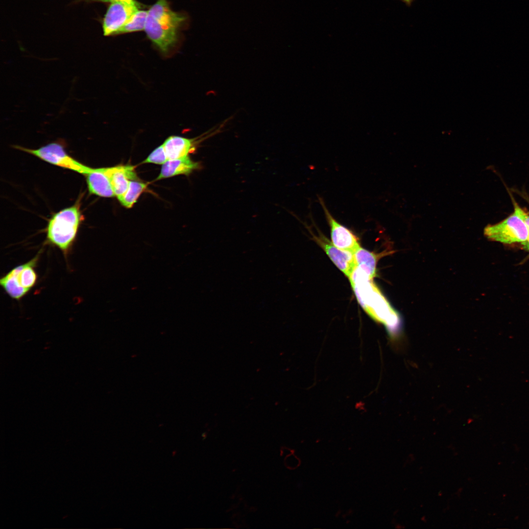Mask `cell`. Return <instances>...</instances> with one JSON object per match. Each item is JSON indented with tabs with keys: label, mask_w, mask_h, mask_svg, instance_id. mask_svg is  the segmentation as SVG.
I'll list each match as a JSON object with an SVG mask.
<instances>
[{
	"label": "cell",
	"mask_w": 529,
	"mask_h": 529,
	"mask_svg": "<svg viewBox=\"0 0 529 529\" xmlns=\"http://www.w3.org/2000/svg\"><path fill=\"white\" fill-rule=\"evenodd\" d=\"M99 169L108 178L117 197L125 192L130 180H139L135 167L131 165H118Z\"/></svg>",
	"instance_id": "cell-10"
},
{
	"label": "cell",
	"mask_w": 529,
	"mask_h": 529,
	"mask_svg": "<svg viewBox=\"0 0 529 529\" xmlns=\"http://www.w3.org/2000/svg\"><path fill=\"white\" fill-rule=\"evenodd\" d=\"M187 19L185 14L172 10L167 0H157L148 11L145 32L164 57L176 52L180 29Z\"/></svg>",
	"instance_id": "cell-1"
},
{
	"label": "cell",
	"mask_w": 529,
	"mask_h": 529,
	"mask_svg": "<svg viewBox=\"0 0 529 529\" xmlns=\"http://www.w3.org/2000/svg\"><path fill=\"white\" fill-rule=\"evenodd\" d=\"M13 147L31 154L51 165L85 174L92 168L86 166L70 156L60 142L49 143L37 149H31L15 145Z\"/></svg>",
	"instance_id": "cell-5"
},
{
	"label": "cell",
	"mask_w": 529,
	"mask_h": 529,
	"mask_svg": "<svg viewBox=\"0 0 529 529\" xmlns=\"http://www.w3.org/2000/svg\"><path fill=\"white\" fill-rule=\"evenodd\" d=\"M39 254L26 263L19 265L0 279V285L12 299L19 300L35 286L37 275L35 267Z\"/></svg>",
	"instance_id": "cell-4"
},
{
	"label": "cell",
	"mask_w": 529,
	"mask_h": 529,
	"mask_svg": "<svg viewBox=\"0 0 529 529\" xmlns=\"http://www.w3.org/2000/svg\"><path fill=\"white\" fill-rule=\"evenodd\" d=\"M514 211L522 218L526 224L528 230V238L527 240L522 243L523 248L529 251V216L524 211L519 205L514 202Z\"/></svg>",
	"instance_id": "cell-18"
},
{
	"label": "cell",
	"mask_w": 529,
	"mask_h": 529,
	"mask_svg": "<svg viewBox=\"0 0 529 529\" xmlns=\"http://www.w3.org/2000/svg\"><path fill=\"white\" fill-rule=\"evenodd\" d=\"M489 240L505 244L523 243L528 238V230L522 218L514 211L502 221L488 225L484 230Z\"/></svg>",
	"instance_id": "cell-6"
},
{
	"label": "cell",
	"mask_w": 529,
	"mask_h": 529,
	"mask_svg": "<svg viewBox=\"0 0 529 529\" xmlns=\"http://www.w3.org/2000/svg\"><path fill=\"white\" fill-rule=\"evenodd\" d=\"M84 175L90 194L102 197L115 196L108 178L99 168H92Z\"/></svg>",
	"instance_id": "cell-12"
},
{
	"label": "cell",
	"mask_w": 529,
	"mask_h": 529,
	"mask_svg": "<svg viewBox=\"0 0 529 529\" xmlns=\"http://www.w3.org/2000/svg\"><path fill=\"white\" fill-rule=\"evenodd\" d=\"M200 167L199 164L192 161L189 156L168 160L163 165L156 180H161L176 175H189Z\"/></svg>",
	"instance_id": "cell-13"
},
{
	"label": "cell",
	"mask_w": 529,
	"mask_h": 529,
	"mask_svg": "<svg viewBox=\"0 0 529 529\" xmlns=\"http://www.w3.org/2000/svg\"><path fill=\"white\" fill-rule=\"evenodd\" d=\"M331 230L332 243L336 247L354 253L360 245L357 237L348 228L339 223L327 209L323 201L320 199Z\"/></svg>",
	"instance_id": "cell-9"
},
{
	"label": "cell",
	"mask_w": 529,
	"mask_h": 529,
	"mask_svg": "<svg viewBox=\"0 0 529 529\" xmlns=\"http://www.w3.org/2000/svg\"><path fill=\"white\" fill-rule=\"evenodd\" d=\"M80 200L73 205L53 214L46 228L48 242L56 246L66 255L76 239L83 219Z\"/></svg>",
	"instance_id": "cell-2"
},
{
	"label": "cell",
	"mask_w": 529,
	"mask_h": 529,
	"mask_svg": "<svg viewBox=\"0 0 529 529\" xmlns=\"http://www.w3.org/2000/svg\"><path fill=\"white\" fill-rule=\"evenodd\" d=\"M168 160V158L162 144L152 151L142 163L163 165Z\"/></svg>",
	"instance_id": "cell-17"
},
{
	"label": "cell",
	"mask_w": 529,
	"mask_h": 529,
	"mask_svg": "<svg viewBox=\"0 0 529 529\" xmlns=\"http://www.w3.org/2000/svg\"><path fill=\"white\" fill-rule=\"evenodd\" d=\"M148 11L139 10L130 20L122 26L116 35L144 30Z\"/></svg>",
	"instance_id": "cell-16"
},
{
	"label": "cell",
	"mask_w": 529,
	"mask_h": 529,
	"mask_svg": "<svg viewBox=\"0 0 529 529\" xmlns=\"http://www.w3.org/2000/svg\"><path fill=\"white\" fill-rule=\"evenodd\" d=\"M82 0L85 1L87 2H110V3H112L113 2L118 1V0Z\"/></svg>",
	"instance_id": "cell-19"
},
{
	"label": "cell",
	"mask_w": 529,
	"mask_h": 529,
	"mask_svg": "<svg viewBox=\"0 0 529 529\" xmlns=\"http://www.w3.org/2000/svg\"><path fill=\"white\" fill-rule=\"evenodd\" d=\"M357 299L374 319L385 326L392 342L399 339L401 322L399 315L374 283L362 291Z\"/></svg>",
	"instance_id": "cell-3"
},
{
	"label": "cell",
	"mask_w": 529,
	"mask_h": 529,
	"mask_svg": "<svg viewBox=\"0 0 529 529\" xmlns=\"http://www.w3.org/2000/svg\"><path fill=\"white\" fill-rule=\"evenodd\" d=\"M314 238L336 266L349 277L356 268L354 254L336 247L323 235L314 236Z\"/></svg>",
	"instance_id": "cell-11"
},
{
	"label": "cell",
	"mask_w": 529,
	"mask_h": 529,
	"mask_svg": "<svg viewBox=\"0 0 529 529\" xmlns=\"http://www.w3.org/2000/svg\"><path fill=\"white\" fill-rule=\"evenodd\" d=\"M407 5L409 6L414 0H401Z\"/></svg>",
	"instance_id": "cell-20"
},
{
	"label": "cell",
	"mask_w": 529,
	"mask_h": 529,
	"mask_svg": "<svg viewBox=\"0 0 529 529\" xmlns=\"http://www.w3.org/2000/svg\"><path fill=\"white\" fill-rule=\"evenodd\" d=\"M140 7V4L135 0H120L111 3L102 21L104 35H116Z\"/></svg>",
	"instance_id": "cell-7"
},
{
	"label": "cell",
	"mask_w": 529,
	"mask_h": 529,
	"mask_svg": "<svg viewBox=\"0 0 529 529\" xmlns=\"http://www.w3.org/2000/svg\"><path fill=\"white\" fill-rule=\"evenodd\" d=\"M223 126L224 123H222L200 137L193 139L179 136L168 137L163 144L168 160L189 156L190 153L195 151L197 145L201 141L218 133Z\"/></svg>",
	"instance_id": "cell-8"
},
{
	"label": "cell",
	"mask_w": 529,
	"mask_h": 529,
	"mask_svg": "<svg viewBox=\"0 0 529 529\" xmlns=\"http://www.w3.org/2000/svg\"><path fill=\"white\" fill-rule=\"evenodd\" d=\"M353 254L356 266L363 271L372 280L376 276V255L361 247Z\"/></svg>",
	"instance_id": "cell-14"
},
{
	"label": "cell",
	"mask_w": 529,
	"mask_h": 529,
	"mask_svg": "<svg viewBox=\"0 0 529 529\" xmlns=\"http://www.w3.org/2000/svg\"><path fill=\"white\" fill-rule=\"evenodd\" d=\"M146 188L147 184L140 180H130L125 192L117 198L123 206L131 208Z\"/></svg>",
	"instance_id": "cell-15"
}]
</instances>
